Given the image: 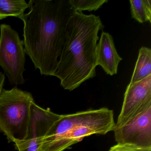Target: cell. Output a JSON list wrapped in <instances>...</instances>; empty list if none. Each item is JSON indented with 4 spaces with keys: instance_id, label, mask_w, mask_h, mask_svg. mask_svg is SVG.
<instances>
[{
    "instance_id": "8992f818",
    "label": "cell",
    "mask_w": 151,
    "mask_h": 151,
    "mask_svg": "<svg viewBox=\"0 0 151 151\" xmlns=\"http://www.w3.org/2000/svg\"><path fill=\"white\" fill-rule=\"evenodd\" d=\"M61 116L52 112L49 109H44L33 102L31 106L30 118L26 138L17 143L18 151H39L43 139L51 126Z\"/></svg>"
},
{
    "instance_id": "5bb4252c",
    "label": "cell",
    "mask_w": 151,
    "mask_h": 151,
    "mask_svg": "<svg viewBox=\"0 0 151 151\" xmlns=\"http://www.w3.org/2000/svg\"><path fill=\"white\" fill-rule=\"evenodd\" d=\"M70 3L75 12L87 10L89 12L96 11L103 4L108 2V0H69Z\"/></svg>"
},
{
    "instance_id": "6da1fadb",
    "label": "cell",
    "mask_w": 151,
    "mask_h": 151,
    "mask_svg": "<svg viewBox=\"0 0 151 151\" xmlns=\"http://www.w3.org/2000/svg\"><path fill=\"white\" fill-rule=\"evenodd\" d=\"M24 23V46L42 75L54 76L66 40L68 22L75 13L69 0H30Z\"/></svg>"
},
{
    "instance_id": "30bf717a",
    "label": "cell",
    "mask_w": 151,
    "mask_h": 151,
    "mask_svg": "<svg viewBox=\"0 0 151 151\" xmlns=\"http://www.w3.org/2000/svg\"><path fill=\"white\" fill-rule=\"evenodd\" d=\"M97 66L101 67L107 75H116L118 66L122 59L115 47L113 37L108 32H102L96 51Z\"/></svg>"
},
{
    "instance_id": "7a4b0ae2",
    "label": "cell",
    "mask_w": 151,
    "mask_h": 151,
    "mask_svg": "<svg viewBox=\"0 0 151 151\" xmlns=\"http://www.w3.org/2000/svg\"><path fill=\"white\" fill-rule=\"evenodd\" d=\"M104 26L93 14L75 12L68 22L66 40L54 76L65 90L72 91L96 76L99 32Z\"/></svg>"
},
{
    "instance_id": "ba28073f",
    "label": "cell",
    "mask_w": 151,
    "mask_h": 151,
    "mask_svg": "<svg viewBox=\"0 0 151 151\" xmlns=\"http://www.w3.org/2000/svg\"><path fill=\"white\" fill-rule=\"evenodd\" d=\"M150 107L151 75L140 81L128 85L116 127L122 125Z\"/></svg>"
},
{
    "instance_id": "8fae6325",
    "label": "cell",
    "mask_w": 151,
    "mask_h": 151,
    "mask_svg": "<svg viewBox=\"0 0 151 151\" xmlns=\"http://www.w3.org/2000/svg\"><path fill=\"white\" fill-rule=\"evenodd\" d=\"M151 75V49L143 47L139 51L138 57L129 84L138 82Z\"/></svg>"
},
{
    "instance_id": "277c9868",
    "label": "cell",
    "mask_w": 151,
    "mask_h": 151,
    "mask_svg": "<svg viewBox=\"0 0 151 151\" xmlns=\"http://www.w3.org/2000/svg\"><path fill=\"white\" fill-rule=\"evenodd\" d=\"M0 66L12 84H22L25 82V52L23 41L10 25H0Z\"/></svg>"
},
{
    "instance_id": "52a82bcc",
    "label": "cell",
    "mask_w": 151,
    "mask_h": 151,
    "mask_svg": "<svg viewBox=\"0 0 151 151\" xmlns=\"http://www.w3.org/2000/svg\"><path fill=\"white\" fill-rule=\"evenodd\" d=\"M114 117L76 127L63 135L43 140L39 151H63L93 134L105 135L114 131L115 126Z\"/></svg>"
},
{
    "instance_id": "5b68a950",
    "label": "cell",
    "mask_w": 151,
    "mask_h": 151,
    "mask_svg": "<svg viewBox=\"0 0 151 151\" xmlns=\"http://www.w3.org/2000/svg\"><path fill=\"white\" fill-rule=\"evenodd\" d=\"M117 144H126L139 151H151V107L114 130Z\"/></svg>"
},
{
    "instance_id": "9a60e30c",
    "label": "cell",
    "mask_w": 151,
    "mask_h": 151,
    "mask_svg": "<svg viewBox=\"0 0 151 151\" xmlns=\"http://www.w3.org/2000/svg\"><path fill=\"white\" fill-rule=\"evenodd\" d=\"M109 151H139L134 147L126 144H117L111 147Z\"/></svg>"
},
{
    "instance_id": "e0dca14e",
    "label": "cell",
    "mask_w": 151,
    "mask_h": 151,
    "mask_svg": "<svg viewBox=\"0 0 151 151\" xmlns=\"http://www.w3.org/2000/svg\"><path fill=\"white\" fill-rule=\"evenodd\" d=\"M6 17H5L3 16V15H1V14L0 13V20H2V19H5Z\"/></svg>"
},
{
    "instance_id": "2e32d148",
    "label": "cell",
    "mask_w": 151,
    "mask_h": 151,
    "mask_svg": "<svg viewBox=\"0 0 151 151\" xmlns=\"http://www.w3.org/2000/svg\"><path fill=\"white\" fill-rule=\"evenodd\" d=\"M5 76L3 73L0 72V93L3 89V85L5 82Z\"/></svg>"
},
{
    "instance_id": "4fadbf2b",
    "label": "cell",
    "mask_w": 151,
    "mask_h": 151,
    "mask_svg": "<svg viewBox=\"0 0 151 151\" xmlns=\"http://www.w3.org/2000/svg\"><path fill=\"white\" fill-rule=\"evenodd\" d=\"M29 8L25 0H0V13L6 18L14 16L19 18Z\"/></svg>"
},
{
    "instance_id": "9c48e42d",
    "label": "cell",
    "mask_w": 151,
    "mask_h": 151,
    "mask_svg": "<svg viewBox=\"0 0 151 151\" xmlns=\"http://www.w3.org/2000/svg\"><path fill=\"white\" fill-rule=\"evenodd\" d=\"M111 117H114V112L107 108L61 115V117L51 126L43 140L60 137L80 125L96 122Z\"/></svg>"
},
{
    "instance_id": "3957f363",
    "label": "cell",
    "mask_w": 151,
    "mask_h": 151,
    "mask_svg": "<svg viewBox=\"0 0 151 151\" xmlns=\"http://www.w3.org/2000/svg\"><path fill=\"white\" fill-rule=\"evenodd\" d=\"M31 93L17 87L0 93V130L9 142L15 144L26 138L34 102Z\"/></svg>"
},
{
    "instance_id": "7c38bea8",
    "label": "cell",
    "mask_w": 151,
    "mask_h": 151,
    "mask_svg": "<svg viewBox=\"0 0 151 151\" xmlns=\"http://www.w3.org/2000/svg\"><path fill=\"white\" fill-rule=\"evenodd\" d=\"M132 17L139 23L151 22V1L130 0Z\"/></svg>"
}]
</instances>
